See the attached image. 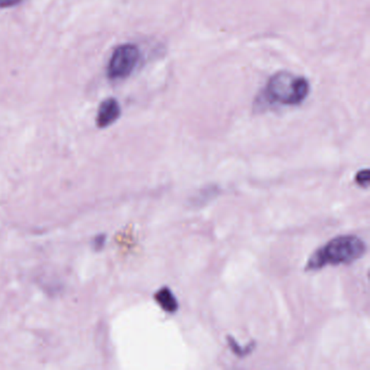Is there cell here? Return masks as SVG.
I'll use <instances>...</instances> for the list:
<instances>
[{"instance_id": "cell-1", "label": "cell", "mask_w": 370, "mask_h": 370, "mask_svg": "<svg viewBox=\"0 0 370 370\" xmlns=\"http://www.w3.org/2000/svg\"><path fill=\"white\" fill-rule=\"evenodd\" d=\"M366 252L363 239L353 235L333 238L316 250L306 263V271H319L326 266L351 264L361 259Z\"/></svg>"}, {"instance_id": "cell-2", "label": "cell", "mask_w": 370, "mask_h": 370, "mask_svg": "<svg viewBox=\"0 0 370 370\" xmlns=\"http://www.w3.org/2000/svg\"><path fill=\"white\" fill-rule=\"evenodd\" d=\"M309 93V81L289 72H279L272 76L265 89L269 101L285 106L300 105Z\"/></svg>"}, {"instance_id": "cell-3", "label": "cell", "mask_w": 370, "mask_h": 370, "mask_svg": "<svg viewBox=\"0 0 370 370\" xmlns=\"http://www.w3.org/2000/svg\"><path fill=\"white\" fill-rule=\"evenodd\" d=\"M139 60V50L136 46L127 44L120 46L114 51L109 63V76L111 79H125L133 72Z\"/></svg>"}, {"instance_id": "cell-4", "label": "cell", "mask_w": 370, "mask_h": 370, "mask_svg": "<svg viewBox=\"0 0 370 370\" xmlns=\"http://www.w3.org/2000/svg\"><path fill=\"white\" fill-rule=\"evenodd\" d=\"M120 113H121V109H120L117 100H106L105 102H102L99 113H98V125L100 127H107L110 124L117 121V117H120Z\"/></svg>"}, {"instance_id": "cell-5", "label": "cell", "mask_w": 370, "mask_h": 370, "mask_svg": "<svg viewBox=\"0 0 370 370\" xmlns=\"http://www.w3.org/2000/svg\"><path fill=\"white\" fill-rule=\"evenodd\" d=\"M155 300L160 307L167 313H175L178 310V302L170 288L163 287L158 290L155 295Z\"/></svg>"}, {"instance_id": "cell-6", "label": "cell", "mask_w": 370, "mask_h": 370, "mask_svg": "<svg viewBox=\"0 0 370 370\" xmlns=\"http://www.w3.org/2000/svg\"><path fill=\"white\" fill-rule=\"evenodd\" d=\"M228 343H229V347H231V349L233 350L234 353L238 356L247 355V354L250 353V352H251L252 349L254 347L253 344H249V345L245 347H240V345H238V343H236L235 340L231 337H228Z\"/></svg>"}, {"instance_id": "cell-7", "label": "cell", "mask_w": 370, "mask_h": 370, "mask_svg": "<svg viewBox=\"0 0 370 370\" xmlns=\"http://www.w3.org/2000/svg\"><path fill=\"white\" fill-rule=\"evenodd\" d=\"M355 181L357 183V185L361 186L362 188L369 187V170H361L359 173L356 174Z\"/></svg>"}, {"instance_id": "cell-8", "label": "cell", "mask_w": 370, "mask_h": 370, "mask_svg": "<svg viewBox=\"0 0 370 370\" xmlns=\"http://www.w3.org/2000/svg\"><path fill=\"white\" fill-rule=\"evenodd\" d=\"M21 0H0V7H10L19 4Z\"/></svg>"}]
</instances>
